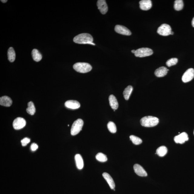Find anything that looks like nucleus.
Returning <instances> with one entry per match:
<instances>
[{"label":"nucleus","mask_w":194,"mask_h":194,"mask_svg":"<svg viewBox=\"0 0 194 194\" xmlns=\"http://www.w3.org/2000/svg\"><path fill=\"white\" fill-rule=\"evenodd\" d=\"M168 71L169 69L166 67H160L155 71V75L158 77H164L167 75Z\"/></svg>","instance_id":"15"},{"label":"nucleus","mask_w":194,"mask_h":194,"mask_svg":"<svg viewBox=\"0 0 194 194\" xmlns=\"http://www.w3.org/2000/svg\"><path fill=\"white\" fill-rule=\"evenodd\" d=\"M38 148V145L35 143H32V145H31V150L32 151H36Z\"/></svg>","instance_id":"31"},{"label":"nucleus","mask_w":194,"mask_h":194,"mask_svg":"<svg viewBox=\"0 0 194 194\" xmlns=\"http://www.w3.org/2000/svg\"><path fill=\"white\" fill-rule=\"evenodd\" d=\"M115 31L117 33L125 35L130 36L131 35V32L126 27L121 25H116L115 27Z\"/></svg>","instance_id":"9"},{"label":"nucleus","mask_w":194,"mask_h":194,"mask_svg":"<svg viewBox=\"0 0 194 194\" xmlns=\"http://www.w3.org/2000/svg\"><path fill=\"white\" fill-rule=\"evenodd\" d=\"M130 139L133 143L135 145H139L141 144L142 142V140L139 138L135 136V135H131L130 136Z\"/></svg>","instance_id":"28"},{"label":"nucleus","mask_w":194,"mask_h":194,"mask_svg":"<svg viewBox=\"0 0 194 194\" xmlns=\"http://www.w3.org/2000/svg\"><path fill=\"white\" fill-rule=\"evenodd\" d=\"M139 7L142 10H149L152 6V2L151 0H142L139 2Z\"/></svg>","instance_id":"12"},{"label":"nucleus","mask_w":194,"mask_h":194,"mask_svg":"<svg viewBox=\"0 0 194 194\" xmlns=\"http://www.w3.org/2000/svg\"><path fill=\"white\" fill-rule=\"evenodd\" d=\"M172 28L170 25L167 24H163L159 27L157 32L161 35L167 36L170 35Z\"/></svg>","instance_id":"6"},{"label":"nucleus","mask_w":194,"mask_h":194,"mask_svg":"<svg viewBox=\"0 0 194 194\" xmlns=\"http://www.w3.org/2000/svg\"><path fill=\"white\" fill-rule=\"evenodd\" d=\"M75 43L79 44H89L95 45L93 43V38L92 35L88 33H82L78 35L73 38Z\"/></svg>","instance_id":"1"},{"label":"nucleus","mask_w":194,"mask_h":194,"mask_svg":"<svg viewBox=\"0 0 194 194\" xmlns=\"http://www.w3.org/2000/svg\"><path fill=\"white\" fill-rule=\"evenodd\" d=\"M102 176H103L104 179H105L109 185L110 189H114L115 187V184L113 179L110 175L107 172H104L102 174Z\"/></svg>","instance_id":"17"},{"label":"nucleus","mask_w":194,"mask_h":194,"mask_svg":"<svg viewBox=\"0 0 194 194\" xmlns=\"http://www.w3.org/2000/svg\"><path fill=\"white\" fill-rule=\"evenodd\" d=\"M194 77V69L192 68L189 69L186 71L182 77V80L184 83L189 82Z\"/></svg>","instance_id":"8"},{"label":"nucleus","mask_w":194,"mask_h":194,"mask_svg":"<svg viewBox=\"0 0 194 194\" xmlns=\"http://www.w3.org/2000/svg\"><path fill=\"white\" fill-rule=\"evenodd\" d=\"M26 112L31 115H34L36 112V109L33 102H30L28 103V108H27Z\"/></svg>","instance_id":"23"},{"label":"nucleus","mask_w":194,"mask_h":194,"mask_svg":"<svg viewBox=\"0 0 194 194\" xmlns=\"http://www.w3.org/2000/svg\"><path fill=\"white\" fill-rule=\"evenodd\" d=\"M184 3L182 0H176L174 2V8L176 11H180L183 9Z\"/></svg>","instance_id":"25"},{"label":"nucleus","mask_w":194,"mask_h":194,"mask_svg":"<svg viewBox=\"0 0 194 194\" xmlns=\"http://www.w3.org/2000/svg\"><path fill=\"white\" fill-rule=\"evenodd\" d=\"M135 172L137 175L141 176H146L147 172L142 166L138 164H135L133 166Z\"/></svg>","instance_id":"14"},{"label":"nucleus","mask_w":194,"mask_h":194,"mask_svg":"<svg viewBox=\"0 0 194 194\" xmlns=\"http://www.w3.org/2000/svg\"><path fill=\"white\" fill-rule=\"evenodd\" d=\"M83 125V121L81 119H78L74 122L71 130V135H75L79 133L82 130Z\"/></svg>","instance_id":"4"},{"label":"nucleus","mask_w":194,"mask_h":194,"mask_svg":"<svg viewBox=\"0 0 194 194\" xmlns=\"http://www.w3.org/2000/svg\"><path fill=\"white\" fill-rule=\"evenodd\" d=\"M167 149L166 146H161L157 149L156 154L160 157H163L167 153Z\"/></svg>","instance_id":"24"},{"label":"nucleus","mask_w":194,"mask_h":194,"mask_svg":"<svg viewBox=\"0 0 194 194\" xmlns=\"http://www.w3.org/2000/svg\"><path fill=\"white\" fill-rule=\"evenodd\" d=\"M26 125V121L22 118L18 117L14 120L13 123V126L15 129L19 130L22 129Z\"/></svg>","instance_id":"7"},{"label":"nucleus","mask_w":194,"mask_h":194,"mask_svg":"<svg viewBox=\"0 0 194 194\" xmlns=\"http://www.w3.org/2000/svg\"></svg>","instance_id":"36"},{"label":"nucleus","mask_w":194,"mask_h":194,"mask_svg":"<svg viewBox=\"0 0 194 194\" xmlns=\"http://www.w3.org/2000/svg\"><path fill=\"white\" fill-rule=\"evenodd\" d=\"M107 127L110 132L114 133L116 132V127L115 124L112 122H109L108 124Z\"/></svg>","instance_id":"27"},{"label":"nucleus","mask_w":194,"mask_h":194,"mask_svg":"<svg viewBox=\"0 0 194 194\" xmlns=\"http://www.w3.org/2000/svg\"><path fill=\"white\" fill-rule=\"evenodd\" d=\"M1 1L3 3H6V2H7V0H5V1H3V0H2V1L1 0Z\"/></svg>","instance_id":"33"},{"label":"nucleus","mask_w":194,"mask_h":194,"mask_svg":"<svg viewBox=\"0 0 194 194\" xmlns=\"http://www.w3.org/2000/svg\"><path fill=\"white\" fill-rule=\"evenodd\" d=\"M173 34H174V32H172V31L171 32L170 35H173Z\"/></svg>","instance_id":"35"},{"label":"nucleus","mask_w":194,"mask_h":194,"mask_svg":"<svg viewBox=\"0 0 194 194\" xmlns=\"http://www.w3.org/2000/svg\"><path fill=\"white\" fill-rule=\"evenodd\" d=\"M30 142V139L28 138H25L21 141V143L23 146H26Z\"/></svg>","instance_id":"30"},{"label":"nucleus","mask_w":194,"mask_h":194,"mask_svg":"<svg viewBox=\"0 0 194 194\" xmlns=\"http://www.w3.org/2000/svg\"><path fill=\"white\" fill-rule=\"evenodd\" d=\"M109 99L110 105L112 109H117L118 107V103L115 97L113 95H110Z\"/></svg>","instance_id":"19"},{"label":"nucleus","mask_w":194,"mask_h":194,"mask_svg":"<svg viewBox=\"0 0 194 194\" xmlns=\"http://www.w3.org/2000/svg\"><path fill=\"white\" fill-rule=\"evenodd\" d=\"M96 158L99 162H105L108 160L106 155L102 153H99L96 156Z\"/></svg>","instance_id":"26"},{"label":"nucleus","mask_w":194,"mask_h":194,"mask_svg":"<svg viewBox=\"0 0 194 194\" xmlns=\"http://www.w3.org/2000/svg\"><path fill=\"white\" fill-rule=\"evenodd\" d=\"M97 6L100 12L103 15L105 14L108 11V7L105 0H99L97 2Z\"/></svg>","instance_id":"10"},{"label":"nucleus","mask_w":194,"mask_h":194,"mask_svg":"<svg viewBox=\"0 0 194 194\" xmlns=\"http://www.w3.org/2000/svg\"><path fill=\"white\" fill-rule=\"evenodd\" d=\"M131 52L133 53H134L135 54V50H132V51H131Z\"/></svg>","instance_id":"34"},{"label":"nucleus","mask_w":194,"mask_h":194,"mask_svg":"<svg viewBox=\"0 0 194 194\" xmlns=\"http://www.w3.org/2000/svg\"><path fill=\"white\" fill-rule=\"evenodd\" d=\"M133 88L132 86H128L124 90L123 94L124 98L126 100L129 99L131 93L132 92Z\"/></svg>","instance_id":"21"},{"label":"nucleus","mask_w":194,"mask_h":194,"mask_svg":"<svg viewBox=\"0 0 194 194\" xmlns=\"http://www.w3.org/2000/svg\"><path fill=\"white\" fill-rule=\"evenodd\" d=\"M153 53L152 50L151 48H142L136 50L135 55V57L142 58L152 55Z\"/></svg>","instance_id":"5"},{"label":"nucleus","mask_w":194,"mask_h":194,"mask_svg":"<svg viewBox=\"0 0 194 194\" xmlns=\"http://www.w3.org/2000/svg\"><path fill=\"white\" fill-rule=\"evenodd\" d=\"M75 160L77 168L79 169H82L84 166L82 157L80 154H76L75 156Z\"/></svg>","instance_id":"18"},{"label":"nucleus","mask_w":194,"mask_h":194,"mask_svg":"<svg viewBox=\"0 0 194 194\" xmlns=\"http://www.w3.org/2000/svg\"><path fill=\"white\" fill-rule=\"evenodd\" d=\"M12 104V101L8 96H3L0 98V104L6 107L10 106Z\"/></svg>","instance_id":"16"},{"label":"nucleus","mask_w":194,"mask_h":194,"mask_svg":"<svg viewBox=\"0 0 194 194\" xmlns=\"http://www.w3.org/2000/svg\"><path fill=\"white\" fill-rule=\"evenodd\" d=\"M65 106L67 108L72 109H77L80 107V104L76 100H68L65 103Z\"/></svg>","instance_id":"13"},{"label":"nucleus","mask_w":194,"mask_h":194,"mask_svg":"<svg viewBox=\"0 0 194 194\" xmlns=\"http://www.w3.org/2000/svg\"><path fill=\"white\" fill-rule=\"evenodd\" d=\"M189 139L187 134L186 132H183L175 137L174 140L176 143L183 144L186 141L189 140Z\"/></svg>","instance_id":"11"},{"label":"nucleus","mask_w":194,"mask_h":194,"mask_svg":"<svg viewBox=\"0 0 194 194\" xmlns=\"http://www.w3.org/2000/svg\"><path fill=\"white\" fill-rule=\"evenodd\" d=\"M74 69L75 71L81 73H86L92 70V66L88 63L79 62L75 64L73 66Z\"/></svg>","instance_id":"3"},{"label":"nucleus","mask_w":194,"mask_h":194,"mask_svg":"<svg viewBox=\"0 0 194 194\" xmlns=\"http://www.w3.org/2000/svg\"><path fill=\"white\" fill-rule=\"evenodd\" d=\"M142 125L145 127H151L156 126L159 123V119L155 116H149L143 117L140 120Z\"/></svg>","instance_id":"2"},{"label":"nucleus","mask_w":194,"mask_h":194,"mask_svg":"<svg viewBox=\"0 0 194 194\" xmlns=\"http://www.w3.org/2000/svg\"><path fill=\"white\" fill-rule=\"evenodd\" d=\"M178 59L176 58H172L167 61L166 65L167 66L170 67L175 65L178 63Z\"/></svg>","instance_id":"29"},{"label":"nucleus","mask_w":194,"mask_h":194,"mask_svg":"<svg viewBox=\"0 0 194 194\" xmlns=\"http://www.w3.org/2000/svg\"><path fill=\"white\" fill-rule=\"evenodd\" d=\"M8 57L9 61L13 62L15 61V53L14 49L12 47L9 48L8 51Z\"/></svg>","instance_id":"22"},{"label":"nucleus","mask_w":194,"mask_h":194,"mask_svg":"<svg viewBox=\"0 0 194 194\" xmlns=\"http://www.w3.org/2000/svg\"><path fill=\"white\" fill-rule=\"evenodd\" d=\"M32 55L33 59L35 61L38 62L40 61L42 59V54L37 49H34L32 50Z\"/></svg>","instance_id":"20"},{"label":"nucleus","mask_w":194,"mask_h":194,"mask_svg":"<svg viewBox=\"0 0 194 194\" xmlns=\"http://www.w3.org/2000/svg\"><path fill=\"white\" fill-rule=\"evenodd\" d=\"M192 26L194 28V17L192 19Z\"/></svg>","instance_id":"32"}]
</instances>
